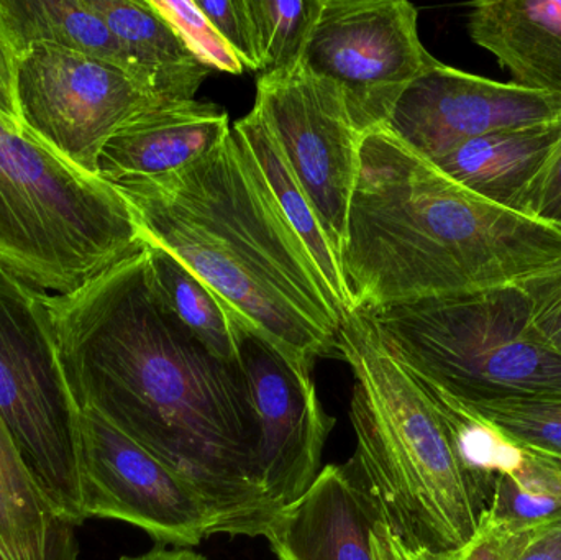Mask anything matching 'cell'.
I'll list each match as a JSON object with an SVG mask.
<instances>
[{
    "mask_svg": "<svg viewBox=\"0 0 561 560\" xmlns=\"http://www.w3.org/2000/svg\"><path fill=\"white\" fill-rule=\"evenodd\" d=\"M561 144V118L486 135L434 163L481 199L526 217L527 197Z\"/></svg>",
    "mask_w": 561,
    "mask_h": 560,
    "instance_id": "e0dca14e",
    "label": "cell"
},
{
    "mask_svg": "<svg viewBox=\"0 0 561 560\" xmlns=\"http://www.w3.org/2000/svg\"><path fill=\"white\" fill-rule=\"evenodd\" d=\"M339 352L353 374L356 447L345 466L382 525L414 555L440 558L461 548L481 510L427 388L389 355L359 312L343 316Z\"/></svg>",
    "mask_w": 561,
    "mask_h": 560,
    "instance_id": "277c9868",
    "label": "cell"
},
{
    "mask_svg": "<svg viewBox=\"0 0 561 560\" xmlns=\"http://www.w3.org/2000/svg\"><path fill=\"white\" fill-rule=\"evenodd\" d=\"M147 247L158 288L174 316L214 355L230 364H239L237 322L230 318L219 298L171 253Z\"/></svg>",
    "mask_w": 561,
    "mask_h": 560,
    "instance_id": "603a6c76",
    "label": "cell"
},
{
    "mask_svg": "<svg viewBox=\"0 0 561 560\" xmlns=\"http://www.w3.org/2000/svg\"><path fill=\"white\" fill-rule=\"evenodd\" d=\"M319 5L320 0H249L262 75L299 65Z\"/></svg>",
    "mask_w": 561,
    "mask_h": 560,
    "instance_id": "d4e9b609",
    "label": "cell"
},
{
    "mask_svg": "<svg viewBox=\"0 0 561 560\" xmlns=\"http://www.w3.org/2000/svg\"><path fill=\"white\" fill-rule=\"evenodd\" d=\"M375 549L378 560H432L414 555L411 549L405 548L404 542L396 538L382 523L376 528Z\"/></svg>",
    "mask_w": 561,
    "mask_h": 560,
    "instance_id": "836d02e7",
    "label": "cell"
},
{
    "mask_svg": "<svg viewBox=\"0 0 561 560\" xmlns=\"http://www.w3.org/2000/svg\"><path fill=\"white\" fill-rule=\"evenodd\" d=\"M560 118L559 98L437 62L405 89L386 128L409 150L437 163L477 138Z\"/></svg>",
    "mask_w": 561,
    "mask_h": 560,
    "instance_id": "4fadbf2b",
    "label": "cell"
},
{
    "mask_svg": "<svg viewBox=\"0 0 561 560\" xmlns=\"http://www.w3.org/2000/svg\"><path fill=\"white\" fill-rule=\"evenodd\" d=\"M81 483L85 519L128 523L174 548L217 535L193 487L91 410H81Z\"/></svg>",
    "mask_w": 561,
    "mask_h": 560,
    "instance_id": "8fae6325",
    "label": "cell"
},
{
    "mask_svg": "<svg viewBox=\"0 0 561 560\" xmlns=\"http://www.w3.org/2000/svg\"><path fill=\"white\" fill-rule=\"evenodd\" d=\"M526 217L561 230V144L530 191Z\"/></svg>",
    "mask_w": 561,
    "mask_h": 560,
    "instance_id": "4dcf8cb0",
    "label": "cell"
},
{
    "mask_svg": "<svg viewBox=\"0 0 561 560\" xmlns=\"http://www.w3.org/2000/svg\"><path fill=\"white\" fill-rule=\"evenodd\" d=\"M559 263L561 230L481 199L388 128L362 138L340 250L350 311L516 285Z\"/></svg>",
    "mask_w": 561,
    "mask_h": 560,
    "instance_id": "3957f363",
    "label": "cell"
},
{
    "mask_svg": "<svg viewBox=\"0 0 561 560\" xmlns=\"http://www.w3.org/2000/svg\"><path fill=\"white\" fill-rule=\"evenodd\" d=\"M488 513L519 526L561 519V459L524 447L519 462L501 476Z\"/></svg>",
    "mask_w": 561,
    "mask_h": 560,
    "instance_id": "cb8c5ba5",
    "label": "cell"
},
{
    "mask_svg": "<svg viewBox=\"0 0 561 560\" xmlns=\"http://www.w3.org/2000/svg\"><path fill=\"white\" fill-rule=\"evenodd\" d=\"M160 101L130 72L81 53L33 46L20 56L16 102L23 127L95 176L107 141Z\"/></svg>",
    "mask_w": 561,
    "mask_h": 560,
    "instance_id": "9c48e42d",
    "label": "cell"
},
{
    "mask_svg": "<svg viewBox=\"0 0 561 560\" xmlns=\"http://www.w3.org/2000/svg\"><path fill=\"white\" fill-rule=\"evenodd\" d=\"M255 105L340 260L363 138L350 121L342 92L299 62L260 76Z\"/></svg>",
    "mask_w": 561,
    "mask_h": 560,
    "instance_id": "30bf717a",
    "label": "cell"
},
{
    "mask_svg": "<svg viewBox=\"0 0 561 560\" xmlns=\"http://www.w3.org/2000/svg\"><path fill=\"white\" fill-rule=\"evenodd\" d=\"M0 19L20 55L33 46H56L137 78L94 0H0Z\"/></svg>",
    "mask_w": 561,
    "mask_h": 560,
    "instance_id": "ffe728a7",
    "label": "cell"
},
{
    "mask_svg": "<svg viewBox=\"0 0 561 560\" xmlns=\"http://www.w3.org/2000/svg\"><path fill=\"white\" fill-rule=\"evenodd\" d=\"M46 293L0 266V418L56 508L85 522L81 410L62 370Z\"/></svg>",
    "mask_w": 561,
    "mask_h": 560,
    "instance_id": "52a82bcc",
    "label": "cell"
},
{
    "mask_svg": "<svg viewBox=\"0 0 561 560\" xmlns=\"http://www.w3.org/2000/svg\"><path fill=\"white\" fill-rule=\"evenodd\" d=\"M517 285L526 295L534 328L561 357V263Z\"/></svg>",
    "mask_w": 561,
    "mask_h": 560,
    "instance_id": "f1b7e54d",
    "label": "cell"
},
{
    "mask_svg": "<svg viewBox=\"0 0 561 560\" xmlns=\"http://www.w3.org/2000/svg\"><path fill=\"white\" fill-rule=\"evenodd\" d=\"M150 5L173 26L181 42L204 68L229 75L245 71L239 56L227 45L209 22L196 0H148Z\"/></svg>",
    "mask_w": 561,
    "mask_h": 560,
    "instance_id": "4316f807",
    "label": "cell"
},
{
    "mask_svg": "<svg viewBox=\"0 0 561 560\" xmlns=\"http://www.w3.org/2000/svg\"><path fill=\"white\" fill-rule=\"evenodd\" d=\"M145 245L117 187L0 117V266L68 295Z\"/></svg>",
    "mask_w": 561,
    "mask_h": 560,
    "instance_id": "5b68a950",
    "label": "cell"
},
{
    "mask_svg": "<svg viewBox=\"0 0 561 560\" xmlns=\"http://www.w3.org/2000/svg\"><path fill=\"white\" fill-rule=\"evenodd\" d=\"M422 385L427 388L440 414L461 472L467 477L483 515L490 510L496 480L517 466L524 447L507 439L460 401L442 393L437 388L428 387L424 381Z\"/></svg>",
    "mask_w": 561,
    "mask_h": 560,
    "instance_id": "7402d4cb",
    "label": "cell"
},
{
    "mask_svg": "<svg viewBox=\"0 0 561 560\" xmlns=\"http://www.w3.org/2000/svg\"><path fill=\"white\" fill-rule=\"evenodd\" d=\"M356 312L405 370L460 403L561 398V357L517 283Z\"/></svg>",
    "mask_w": 561,
    "mask_h": 560,
    "instance_id": "8992f818",
    "label": "cell"
},
{
    "mask_svg": "<svg viewBox=\"0 0 561 560\" xmlns=\"http://www.w3.org/2000/svg\"><path fill=\"white\" fill-rule=\"evenodd\" d=\"M19 49L13 45L2 19H0V117L16 128H25L20 118L16 102V71L20 61Z\"/></svg>",
    "mask_w": 561,
    "mask_h": 560,
    "instance_id": "1f68e13d",
    "label": "cell"
},
{
    "mask_svg": "<svg viewBox=\"0 0 561 560\" xmlns=\"http://www.w3.org/2000/svg\"><path fill=\"white\" fill-rule=\"evenodd\" d=\"M232 128L252 151L253 158L259 163L287 222L296 230L297 236L309 250L317 268L322 273L327 285L330 286L336 301L346 315L350 311L348 298H346L345 286H343L339 256H336L332 243L327 239L312 203L307 197L304 187L300 186L296 174L290 170L278 140L273 135L270 125L266 124L262 111L253 105L252 111L245 117L237 121Z\"/></svg>",
    "mask_w": 561,
    "mask_h": 560,
    "instance_id": "44dd1931",
    "label": "cell"
},
{
    "mask_svg": "<svg viewBox=\"0 0 561 560\" xmlns=\"http://www.w3.org/2000/svg\"><path fill=\"white\" fill-rule=\"evenodd\" d=\"M465 407L513 443L561 459V398H534Z\"/></svg>",
    "mask_w": 561,
    "mask_h": 560,
    "instance_id": "484cf974",
    "label": "cell"
},
{
    "mask_svg": "<svg viewBox=\"0 0 561 560\" xmlns=\"http://www.w3.org/2000/svg\"><path fill=\"white\" fill-rule=\"evenodd\" d=\"M237 347L259 416L263 490L279 512L319 476L336 421L320 403L312 372L245 325L237 324Z\"/></svg>",
    "mask_w": 561,
    "mask_h": 560,
    "instance_id": "7c38bea8",
    "label": "cell"
},
{
    "mask_svg": "<svg viewBox=\"0 0 561 560\" xmlns=\"http://www.w3.org/2000/svg\"><path fill=\"white\" fill-rule=\"evenodd\" d=\"M197 5L239 56L245 71H260L259 48L249 0H206L197 2Z\"/></svg>",
    "mask_w": 561,
    "mask_h": 560,
    "instance_id": "f546056e",
    "label": "cell"
},
{
    "mask_svg": "<svg viewBox=\"0 0 561 560\" xmlns=\"http://www.w3.org/2000/svg\"><path fill=\"white\" fill-rule=\"evenodd\" d=\"M0 560H5V559L2 558V555H0Z\"/></svg>",
    "mask_w": 561,
    "mask_h": 560,
    "instance_id": "d590c367",
    "label": "cell"
},
{
    "mask_svg": "<svg viewBox=\"0 0 561 560\" xmlns=\"http://www.w3.org/2000/svg\"><path fill=\"white\" fill-rule=\"evenodd\" d=\"M417 19L405 0H320L300 65L340 89L362 137L388 127L405 89L438 62Z\"/></svg>",
    "mask_w": 561,
    "mask_h": 560,
    "instance_id": "ba28073f",
    "label": "cell"
},
{
    "mask_svg": "<svg viewBox=\"0 0 561 560\" xmlns=\"http://www.w3.org/2000/svg\"><path fill=\"white\" fill-rule=\"evenodd\" d=\"M75 523L46 495L0 418V555L5 560H79Z\"/></svg>",
    "mask_w": 561,
    "mask_h": 560,
    "instance_id": "ac0fdd59",
    "label": "cell"
},
{
    "mask_svg": "<svg viewBox=\"0 0 561 560\" xmlns=\"http://www.w3.org/2000/svg\"><path fill=\"white\" fill-rule=\"evenodd\" d=\"M379 523L348 467L329 464L304 495L276 513L265 538L279 560H378Z\"/></svg>",
    "mask_w": 561,
    "mask_h": 560,
    "instance_id": "5bb4252c",
    "label": "cell"
},
{
    "mask_svg": "<svg viewBox=\"0 0 561 560\" xmlns=\"http://www.w3.org/2000/svg\"><path fill=\"white\" fill-rule=\"evenodd\" d=\"M547 526V525H546ZM546 526H519L484 512L477 532L461 548L432 560H519Z\"/></svg>",
    "mask_w": 561,
    "mask_h": 560,
    "instance_id": "83f0119b",
    "label": "cell"
},
{
    "mask_svg": "<svg viewBox=\"0 0 561 560\" xmlns=\"http://www.w3.org/2000/svg\"><path fill=\"white\" fill-rule=\"evenodd\" d=\"M66 380L206 502L217 535L265 536L260 423L242 365L214 355L161 295L147 243L68 295H45Z\"/></svg>",
    "mask_w": 561,
    "mask_h": 560,
    "instance_id": "6da1fadb",
    "label": "cell"
},
{
    "mask_svg": "<svg viewBox=\"0 0 561 560\" xmlns=\"http://www.w3.org/2000/svg\"><path fill=\"white\" fill-rule=\"evenodd\" d=\"M519 560H561V519L547 525Z\"/></svg>",
    "mask_w": 561,
    "mask_h": 560,
    "instance_id": "d6a6232c",
    "label": "cell"
},
{
    "mask_svg": "<svg viewBox=\"0 0 561 560\" xmlns=\"http://www.w3.org/2000/svg\"><path fill=\"white\" fill-rule=\"evenodd\" d=\"M137 78L161 101H194L209 76L148 0H94Z\"/></svg>",
    "mask_w": 561,
    "mask_h": 560,
    "instance_id": "d6986e66",
    "label": "cell"
},
{
    "mask_svg": "<svg viewBox=\"0 0 561 560\" xmlns=\"http://www.w3.org/2000/svg\"><path fill=\"white\" fill-rule=\"evenodd\" d=\"M230 130L229 115L214 102H157L107 141L99 176L117 183L181 170L219 147Z\"/></svg>",
    "mask_w": 561,
    "mask_h": 560,
    "instance_id": "9a60e30c",
    "label": "cell"
},
{
    "mask_svg": "<svg viewBox=\"0 0 561 560\" xmlns=\"http://www.w3.org/2000/svg\"><path fill=\"white\" fill-rule=\"evenodd\" d=\"M471 39L513 82L561 99V0H484L468 13Z\"/></svg>",
    "mask_w": 561,
    "mask_h": 560,
    "instance_id": "2e32d148",
    "label": "cell"
},
{
    "mask_svg": "<svg viewBox=\"0 0 561 560\" xmlns=\"http://www.w3.org/2000/svg\"><path fill=\"white\" fill-rule=\"evenodd\" d=\"M147 245L180 260L230 318L312 372L340 357L342 306L236 130L171 173L112 183Z\"/></svg>",
    "mask_w": 561,
    "mask_h": 560,
    "instance_id": "7a4b0ae2",
    "label": "cell"
},
{
    "mask_svg": "<svg viewBox=\"0 0 561 560\" xmlns=\"http://www.w3.org/2000/svg\"><path fill=\"white\" fill-rule=\"evenodd\" d=\"M121 560H209L206 556L197 555L190 548L167 549L164 546H154L150 551L140 556H124Z\"/></svg>",
    "mask_w": 561,
    "mask_h": 560,
    "instance_id": "e575fe53",
    "label": "cell"
}]
</instances>
